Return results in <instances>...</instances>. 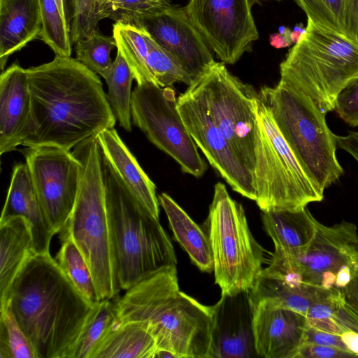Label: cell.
I'll return each mask as SVG.
<instances>
[{"mask_svg": "<svg viewBox=\"0 0 358 358\" xmlns=\"http://www.w3.org/2000/svg\"><path fill=\"white\" fill-rule=\"evenodd\" d=\"M292 30L287 27L280 26L278 31L270 36L271 45L275 48H283L293 44L291 39Z\"/></svg>", "mask_w": 358, "mask_h": 358, "instance_id": "cell-43", "label": "cell"}, {"mask_svg": "<svg viewBox=\"0 0 358 358\" xmlns=\"http://www.w3.org/2000/svg\"><path fill=\"white\" fill-rule=\"evenodd\" d=\"M113 37L117 50L130 67L137 84L153 82L147 65L145 31L140 27L115 22Z\"/></svg>", "mask_w": 358, "mask_h": 358, "instance_id": "cell-30", "label": "cell"}, {"mask_svg": "<svg viewBox=\"0 0 358 358\" xmlns=\"http://www.w3.org/2000/svg\"><path fill=\"white\" fill-rule=\"evenodd\" d=\"M42 29L39 38L57 56L71 57L70 24L66 10L57 0H40Z\"/></svg>", "mask_w": 358, "mask_h": 358, "instance_id": "cell-32", "label": "cell"}, {"mask_svg": "<svg viewBox=\"0 0 358 358\" xmlns=\"http://www.w3.org/2000/svg\"><path fill=\"white\" fill-rule=\"evenodd\" d=\"M137 27L144 29L169 52L193 82L216 62L185 7L171 5L152 9L139 19Z\"/></svg>", "mask_w": 358, "mask_h": 358, "instance_id": "cell-16", "label": "cell"}, {"mask_svg": "<svg viewBox=\"0 0 358 358\" xmlns=\"http://www.w3.org/2000/svg\"><path fill=\"white\" fill-rule=\"evenodd\" d=\"M31 120L27 70L15 62L0 76V155L22 144L29 136Z\"/></svg>", "mask_w": 358, "mask_h": 358, "instance_id": "cell-19", "label": "cell"}, {"mask_svg": "<svg viewBox=\"0 0 358 358\" xmlns=\"http://www.w3.org/2000/svg\"><path fill=\"white\" fill-rule=\"evenodd\" d=\"M192 85L253 176L259 93L215 62Z\"/></svg>", "mask_w": 358, "mask_h": 358, "instance_id": "cell-11", "label": "cell"}, {"mask_svg": "<svg viewBox=\"0 0 358 358\" xmlns=\"http://www.w3.org/2000/svg\"><path fill=\"white\" fill-rule=\"evenodd\" d=\"M145 38L148 47L147 65L153 82L161 87H171L176 83L189 86L193 80L174 57L146 31Z\"/></svg>", "mask_w": 358, "mask_h": 358, "instance_id": "cell-34", "label": "cell"}, {"mask_svg": "<svg viewBox=\"0 0 358 358\" xmlns=\"http://www.w3.org/2000/svg\"><path fill=\"white\" fill-rule=\"evenodd\" d=\"M334 110L350 126H358V77L339 93Z\"/></svg>", "mask_w": 358, "mask_h": 358, "instance_id": "cell-40", "label": "cell"}, {"mask_svg": "<svg viewBox=\"0 0 358 358\" xmlns=\"http://www.w3.org/2000/svg\"><path fill=\"white\" fill-rule=\"evenodd\" d=\"M308 327L305 315L262 301L254 306L255 344L259 357L295 358Z\"/></svg>", "mask_w": 358, "mask_h": 358, "instance_id": "cell-18", "label": "cell"}, {"mask_svg": "<svg viewBox=\"0 0 358 358\" xmlns=\"http://www.w3.org/2000/svg\"><path fill=\"white\" fill-rule=\"evenodd\" d=\"M266 269L294 283L326 289L342 288L358 274V229L350 222L331 226L317 223L306 248L274 250Z\"/></svg>", "mask_w": 358, "mask_h": 358, "instance_id": "cell-10", "label": "cell"}, {"mask_svg": "<svg viewBox=\"0 0 358 358\" xmlns=\"http://www.w3.org/2000/svg\"><path fill=\"white\" fill-rule=\"evenodd\" d=\"M260 1H264V0H249L250 4L252 6H253L254 4H255L257 3H259ZM274 1H282V0H274Z\"/></svg>", "mask_w": 358, "mask_h": 358, "instance_id": "cell-46", "label": "cell"}, {"mask_svg": "<svg viewBox=\"0 0 358 358\" xmlns=\"http://www.w3.org/2000/svg\"><path fill=\"white\" fill-rule=\"evenodd\" d=\"M115 304L121 323L147 327L157 351L170 352L174 358H209L210 306L180 290L176 266L146 275L117 297Z\"/></svg>", "mask_w": 358, "mask_h": 358, "instance_id": "cell-3", "label": "cell"}, {"mask_svg": "<svg viewBox=\"0 0 358 358\" xmlns=\"http://www.w3.org/2000/svg\"><path fill=\"white\" fill-rule=\"evenodd\" d=\"M259 96L311 180L323 192L338 181L343 169L336 157V135L327 124L326 114L308 96L281 83L262 87Z\"/></svg>", "mask_w": 358, "mask_h": 358, "instance_id": "cell-7", "label": "cell"}, {"mask_svg": "<svg viewBox=\"0 0 358 358\" xmlns=\"http://www.w3.org/2000/svg\"><path fill=\"white\" fill-rule=\"evenodd\" d=\"M165 211L173 236L199 270L213 271V258L208 237L188 214L167 194L158 196Z\"/></svg>", "mask_w": 358, "mask_h": 358, "instance_id": "cell-26", "label": "cell"}, {"mask_svg": "<svg viewBox=\"0 0 358 358\" xmlns=\"http://www.w3.org/2000/svg\"><path fill=\"white\" fill-rule=\"evenodd\" d=\"M26 164L45 217L55 234L65 226L76 199L80 162L58 147H27Z\"/></svg>", "mask_w": 358, "mask_h": 358, "instance_id": "cell-13", "label": "cell"}, {"mask_svg": "<svg viewBox=\"0 0 358 358\" xmlns=\"http://www.w3.org/2000/svg\"><path fill=\"white\" fill-rule=\"evenodd\" d=\"M306 31V27L303 24L300 22L294 25L293 30L291 31V39L293 44H295L300 39L301 36Z\"/></svg>", "mask_w": 358, "mask_h": 358, "instance_id": "cell-44", "label": "cell"}, {"mask_svg": "<svg viewBox=\"0 0 358 358\" xmlns=\"http://www.w3.org/2000/svg\"><path fill=\"white\" fill-rule=\"evenodd\" d=\"M356 357L344 350L313 343H304L299 349L295 358H347Z\"/></svg>", "mask_w": 358, "mask_h": 358, "instance_id": "cell-41", "label": "cell"}, {"mask_svg": "<svg viewBox=\"0 0 358 358\" xmlns=\"http://www.w3.org/2000/svg\"><path fill=\"white\" fill-rule=\"evenodd\" d=\"M203 226L222 295L250 290L263 269L264 250L250 230L242 205L230 196L222 182L215 185Z\"/></svg>", "mask_w": 358, "mask_h": 358, "instance_id": "cell-9", "label": "cell"}, {"mask_svg": "<svg viewBox=\"0 0 358 358\" xmlns=\"http://www.w3.org/2000/svg\"><path fill=\"white\" fill-rule=\"evenodd\" d=\"M307 19L358 43V0H294Z\"/></svg>", "mask_w": 358, "mask_h": 358, "instance_id": "cell-28", "label": "cell"}, {"mask_svg": "<svg viewBox=\"0 0 358 358\" xmlns=\"http://www.w3.org/2000/svg\"><path fill=\"white\" fill-rule=\"evenodd\" d=\"M0 358H38L8 306L0 309Z\"/></svg>", "mask_w": 358, "mask_h": 358, "instance_id": "cell-37", "label": "cell"}, {"mask_svg": "<svg viewBox=\"0 0 358 358\" xmlns=\"http://www.w3.org/2000/svg\"><path fill=\"white\" fill-rule=\"evenodd\" d=\"M115 47L116 43L113 37L103 36L97 31L76 43V59L106 79L113 67L110 53Z\"/></svg>", "mask_w": 358, "mask_h": 358, "instance_id": "cell-36", "label": "cell"}, {"mask_svg": "<svg viewBox=\"0 0 358 358\" xmlns=\"http://www.w3.org/2000/svg\"><path fill=\"white\" fill-rule=\"evenodd\" d=\"M21 216L31 227L35 254L50 253V245L55 234L43 211L35 191L27 165L14 166L1 219Z\"/></svg>", "mask_w": 358, "mask_h": 358, "instance_id": "cell-21", "label": "cell"}, {"mask_svg": "<svg viewBox=\"0 0 358 358\" xmlns=\"http://www.w3.org/2000/svg\"><path fill=\"white\" fill-rule=\"evenodd\" d=\"M249 291L254 306L268 301L306 315L310 306L327 296L331 289L295 284L263 268Z\"/></svg>", "mask_w": 358, "mask_h": 358, "instance_id": "cell-24", "label": "cell"}, {"mask_svg": "<svg viewBox=\"0 0 358 358\" xmlns=\"http://www.w3.org/2000/svg\"><path fill=\"white\" fill-rule=\"evenodd\" d=\"M42 29L40 0H0V67L8 57L39 36Z\"/></svg>", "mask_w": 358, "mask_h": 358, "instance_id": "cell-22", "label": "cell"}, {"mask_svg": "<svg viewBox=\"0 0 358 358\" xmlns=\"http://www.w3.org/2000/svg\"><path fill=\"white\" fill-rule=\"evenodd\" d=\"M155 338L137 322L120 323L103 339L91 358H155Z\"/></svg>", "mask_w": 358, "mask_h": 358, "instance_id": "cell-27", "label": "cell"}, {"mask_svg": "<svg viewBox=\"0 0 358 358\" xmlns=\"http://www.w3.org/2000/svg\"><path fill=\"white\" fill-rule=\"evenodd\" d=\"M210 309L213 324L209 358L259 357L255 344L254 306L249 290L222 295Z\"/></svg>", "mask_w": 358, "mask_h": 358, "instance_id": "cell-17", "label": "cell"}, {"mask_svg": "<svg viewBox=\"0 0 358 358\" xmlns=\"http://www.w3.org/2000/svg\"><path fill=\"white\" fill-rule=\"evenodd\" d=\"M178 108L189 134L210 164L235 192L255 201L252 174L192 85L178 97Z\"/></svg>", "mask_w": 358, "mask_h": 358, "instance_id": "cell-15", "label": "cell"}, {"mask_svg": "<svg viewBox=\"0 0 358 358\" xmlns=\"http://www.w3.org/2000/svg\"><path fill=\"white\" fill-rule=\"evenodd\" d=\"M304 343L331 346L351 352L341 335L318 330L309 326L305 332L303 344Z\"/></svg>", "mask_w": 358, "mask_h": 358, "instance_id": "cell-42", "label": "cell"}, {"mask_svg": "<svg viewBox=\"0 0 358 358\" xmlns=\"http://www.w3.org/2000/svg\"><path fill=\"white\" fill-rule=\"evenodd\" d=\"M279 83L308 96L327 115L358 77V43L307 19L306 31L280 64Z\"/></svg>", "mask_w": 358, "mask_h": 358, "instance_id": "cell-6", "label": "cell"}, {"mask_svg": "<svg viewBox=\"0 0 358 358\" xmlns=\"http://www.w3.org/2000/svg\"><path fill=\"white\" fill-rule=\"evenodd\" d=\"M332 333L358 334V274L344 287L333 292Z\"/></svg>", "mask_w": 358, "mask_h": 358, "instance_id": "cell-35", "label": "cell"}, {"mask_svg": "<svg viewBox=\"0 0 358 358\" xmlns=\"http://www.w3.org/2000/svg\"><path fill=\"white\" fill-rule=\"evenodd\" d=\"M153 8H164L171 5V0H143Z\"/></svg>", "mask_w": 358, "mask_h": 358, "instance_id": "cell-45", "label": "cell"}, {"mask_svg": "<svg viewBox=\"0 0 358 358\" xmlns=\"http://www.w3.org/2000/svg\"><path fill=\"white\" fill-rule=\"evenodd\" d=\"M102 165L117 278L126 290L153 271L176 266L177 259L159 219L135 199L103 157Z\"/></svg>", "mask_w": 358, "mask_h": 358, "instance_id": "cell-5", "label": "cell"}, {"mask_svg": "<svg viewBox=\"0 0 358 358\" xmlns=\"http://www.w3.org/2000/svg\"><path fill=\"white\" fill-rule=\"evenodd\" d=\"M94 306L46 253L27 261L0 309L10 308L38 358H66Z\"/></svg>", "mask_w": 358, "mask_h": 358, "instance_id": "cell-2", "label": "cell"}, {"mask_svg": "<svg viewBox=\"0 0 358 358\" xmlns=\"http://www.w3.org/2000/svg\"><path fill=\"white\" fill-rule=\"evenodd\" d=\"M99 0H65L69 8L70 36L72 44L99 31Z\"/></svg>", "mask_w": 358, "mask_h": 358, "instance_id": "cell-38", "label": "cell"}, {"mask_svg": "<svg viewBox=\"0 0 358 358\" xmlns=\"http://www.w3.org/2000/svg\"><path fill=\"white\" fill-rule=\"evenodd\" d=\"M120 323L115 298L100 301L89 313L66 358H91L99 344Z\"/></svg>", "mask_w": 358, "mask_h": 358, "instance_id": "cell-29", "label": "cell"}, {"mask_svg": "<svg viewBox=\"0 0 358 358\" xmlns=\"http://www.w3.org/2000/svg\"><path fill=\"white\" fill-rule=\"evenodd\" d=\"M262 220L275 250L291 251L307 247L313 239L318 221L306 206L262 211Z\"/></svg>", "mask_w": 358, "mask_h": 358, "instance_id": "cell-25", "label": "cell"}, {"mask_svg": "<svg viewBox=\"0 0 358 358\" xmlns=\"http://www.w3.org/2000/svg\"><path fill=\"white\" fill-rule=\"evenodd\" d=\"M27 70L31 120L25 147L66 150L114 128L116 118L96 73L77 59L55 56Z\"/></svg>", "mask_w": 358, "mask_h": 358, "instance_id": "cell-1", "label": "cell"}, {"mask_svg": "<svg viewBox=\"0 0 358 358\" xmlns=\"http://www.w3.org/2000/svg\"><path fill=\"white\" fill-rule=\"evenodd\" d=\"M255 155V201L262 211L305 207L324 199V192L302 169L259 96Z\"/></svg>", "mask_w": 358, "mask_h": 358, "instance_id": "cell-8", "label": "cell"}, {"mask_svg": "<svg viewBox=\"0 0 358 358\" xmlns=\"http://www.w3.org/2000/svg\"><path fill=\"white\" fill-rule=\"evenodd\" d=\"M34 254L29 222L21 216L0 219V308L14 280Z\"/></svg>", "mask_w": 358, "mask_h": 358, "instance_id": "cell-23", "label": "cell"}, {"mask_svg": "<svg viewBox=\"0 0 358 358\" xmlns=\"http://www.w3.org/2000/svg\"><path fill=\"white\" fill-rule=\"evenodd\" d=\"M60 240L62 243L55 260L84 298L91 304H96L100 301L87 262L71 239Z\"/></svg>", "mask_w": 358, "mask_h": 358, "instance_id": "cell-33", "label": "cell"}, {"mask_svg": "<svg viewBox=\"0 0 358 358\" xmlns=\"http://www.w3.org/2000/svg\"><path fill=\"white\" fill-rule=\"evenodd\" d=\"M184 7L224 64H235L259 38L249 0H189Z\"/></svg>", "mask_w": 358, "mask_h": 358, "instance_id": "cell-14", "label": "cell"}, {"mask_svg": "<svg viewBox=\"0 0 358 358\" xmlns=\"http://www.w3.org/2000/svg\"><path fill=\"white\" fill-rule=\"evenodd\" d=\"M154 9L143 0H99L101 20L110 18L115 22L137 26L139 19Z\"/></svg>", "mask_w": 358, "mask_h": 358, "instance_id": "cell-39", "label": "cell"}, {"mask_svg": "<svg viewBox=\"0 0 358 358\" xmlns=\"http://www.w3.org/2000/svg\"><path fill=\"white\" fill-rule=\"evenodd\" d=\"M80 162V175L72 212L60 239L69 238L80 251L95 284L99 301L113 299L121 290L117 274L106 203L102 156L96 137L72 152Z\"/></svg>", "mask_w": 358, "mask_h": 358, "instance_id": "cell-4", "label": "cell"}, {"mask_svg": "<svg viewBox=\"0 0 358 358\" xmlns=\"http://www.w3.org/2000/svg\"><path fill=\"white\" fill-rule=\"evenodd\" d=\"M131 114L133 123L177 162L182 172L196 178L204 174L207 164L183 122L171 87L137 84L131 94Z\"/></svg>", "mask_w": 358, "mask_h": 358, "instance_id": "cell-12", "label": "cell"}, {"mask_svg": "<svg viewBox=\"0 0 358 358\" xmlns=\"http://www.w3.org/2000/svg\"><path fill=\"white\" fill-rule=\"evenodd\" d=\"M101 155L135 199L159 219V202L156 187L142 169L114 128L96 136Z\"/></svg>", "mask_w": 358, "mask_h": 358, "instance_id": "cell-20", "label": "cell"}, {"mask_svg": "<svg viewBox=\"0 0 358 358\" xmlns=\"http://www.w3.org/2000/svg\"><path fill=\"white\" fill-rule=\"evenodd\" d=\"M134 79L128 64L117 50L113 67L105 79L108 85L106 97L120 126L131 131V83Z\"/></svg>", "mask_w": 358, "mask_h": 358, "instance_id": "cell-31", "label": "cell"}]
</instances>
